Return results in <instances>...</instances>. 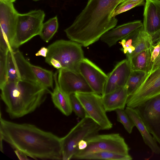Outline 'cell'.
I'll use <instances>...</instances> for the list:
<instances>
[{
  "label": "cell",
  "instance_id": "6da1fadb",
  "mask_svg": "<svg viewBox=\"0 0 160 160\" xmlns=\"http://www.w3.org/2000/svg\"><path fill=\"white\" fill-rule=\"evenodd\" d=\"M0 140L34 159L62 160L61 138L35 125L0 119Z\"/></svg>",
  "mask_w": 160,
  "mask_h": 160
},
{
  "label": "cell",
  "instance_id": "7a4b0ae2",
  "mask_svg": "<svg viewBox=\"0 0 160 160\" xmlns=\"http://www.w3.org/2000/svg\"><path fill=\"white\" fill-rule=\"evenodd\" d=\"M126 0H88L73 23L64 30L68 38L84 47L100 39L114 28L118 20L111 18L114 9Z\"/></svg>",
  "mask_w": 160,
  "mask_h": 160
},
{
  "label": "cell",
  "instance_id": "3957f363",
  "mask_svg": "<svg viewBox=\"0 0 160 160\" xmlns=\"http://www.w3.org/2000/svg\"><path fill=\"white\" fill-rule=\"evenodd\" d=\"M1 97L10 117L16 118L34 112L44 101L49 90L36 82L19 79L0 88Z\"/></svg>",
  "mask_w": 160,
  "mask_h": 160
},
{
  "label": "cell",
  "instance_id": "277c9868",
  "mask_svg": "<svg viewBox=\"0 0 160 160\" xmlns=\"http://www.w3.org/2000/svg\"><path fill=\"white\" fill-rule=\"evenodd\" d=\"M82 45L71 40H59L48 46L45 62L58 70L67 69L77 71L84 58Z\"/></svg>",
  "mask_w": 160,
  "mask_h": 160
},
{
  "label": "cell",
  "instance_id": "5b68a950",
  "mask_svg": "<svg viewBox=\"0 0 160 160\" xmlns=\"http://www.w3.org/2000/svg\"><path fill=\"white\" fill-rule=\"evenodd\" d=\"M101 130L100 127L86 115L66 135L61 138L62 160L72 159L79 150V142L98 134Z\"/></svg>",
  "mask_w": 160,
  "mask_h": 160
},
{
  "label": "cell",
  "instance_id": "8992f818",
  "mask_svg": "<svg viewBox=\"0 0 160 160\" xmlns=\"http://www.w3.org/2000/svg\"><path fill=\"white\" fill-rule=\"evenodd\" d=\"M84 140L87 142V147L84 150H78L72 158L80 159L87 154L100 151L129 154V148L124 138L119 133L98 134Z\"/></svg>",
  "mask_w": 160,
  "mask_h": 160
},
{
  "label": "cell",
  "instance_id": "52a82bcc",
  "mask_svg": "<svg viewBox=\"0 0 160 160\" xmlns=\"http://www.w3.org/2000/svg\"><path fill=\"white\" fill-rule=\"evenodd\" d=\"M45 16L44 12L41 10H32L24 14L19 13L12 46L13 50L39 35Z\"/></svg>",
  "mask_w": 160,
  "mask_h": 160
},
{
  "label": "cell",
  "instance_id": "ba28073f",
  "mask_svg": "<svg viewBox=\"0 0 160 160\" xmlns=\"http://www.w3.org/2000/svg\"><path fill=\"white\" fill-rule=\"evenodd\" d=\"M12 53L20 79L36 82L48 89L53 88L54 74L52 71L32 65L18 50H13Z\"/></svg>",
  "mask_w": 160,
  "mask_h": 160
},
{
  "label": "cell",
  "instance_id": "9c48e42d",
  "mask_svg": "<svg viewBox=\"0 0 160 160\" xmlns=\"http://www.w3.org/2000/svg\"><path fill=\"white\" fill-rule=\"evenodd\" d=\"M18 14L12 2L0 0V50L5 52L13 50Z\"/></svg>",
  "mask_w": 160,
  "mask_h": 160
},
{
  "label": "cell",
  "instance_id": "30bf717a",
  "mask_svg": "<svg viewBox=\"0 0 160 160\" xmlns=\"http://www.w3.org/2000/svg\"><path fill=\"white\" fill-rule=\"evenodd\" d=\"M82 105L86 115L97 123L102 130H109L112 124L108 118L102 96L93 92L75 93Z\"/></svg>",
  "mask_w": 160,
  "mask_h": 160
},
{
  "label": "cell",
  "instance_id": "8fae6325",
  "mask_svg": "<svg viewBox=\"0 0 160 160\" xmlns=\"http://www.w3.org/2000/svg\"><path fill=\"white\" fill-rule=\"evenodd\" d=\"M160 95V67L149 72L138 88L128 96L126 105L136 108Z\"/></svg>",
  "mask_w": 160,
  "mask_h": 160
},
{
  "label": "cell",
  "instance_id": "7c38bea8",
  "mask_svg": "<svg viewBox=\"0 0 160 160\" xmlns=\"http://www.w3.org/2000/svg\"><path fill=\"white\" fill-rule=\"evenodd\" d=\"M136 108L149 132L160 145V95Z\"/></svg>",
  "mask_w": 160,
  "mask_h": 160
},
{
  "label": "cell",
  "instance_id": "4fadbf2b",
  "mask_svg": "<svg viewBox=\"0 0 160 160\" xmlns=\"http://www.w3.org/2000/svg\"><path fill=\"white\" fill-rule=\"evenodd\" d=\"M58 81L62 90L68 95L77 92H94L79 71L67 69L58 70Z\"/></svg>",
  "mask_w": 160,
  "mask_h": 160
},
{
  "label": "cell",
  "instance_id": "5bb4252c",
  "mask_svg": "<svg viewBox=\"0 0 160 160\" xmlns=\"http://www.w3.org/2000/svg\"><path fill=\"white\" fill-rule=\"evenodd\" d=\"M78 71L93 92L103 96L108 75L91 61L85 58L79 64Z\"/></svg>",
  "mask_w": 160,
  "mask_h": 160
},
{
  "label": "cell",
  "instance_id": "9a60e30c",
  "mask_svg": "<svg viewBox=\"0 0 160 160\" xmlns=\"http://www.w3.org/2000/svg\"><path fill=\"white\" fill-rule=\"evenodd\" d=\"M132 71L130 61L127 59L118 62L108 75L103 95L125 86Z\"/></svg>",
  "mask_w": 160,
  "mask_h": 160
},
{
  "label": "cell",
  "instance_id": "2e32d148",
  "mask_svg": "<svg viewBox=\"0 0 160 160\" xmlns=\"http://www.w3.org/2000/svg\"><path fill=\"white\" fill-rule=\"evenodd\" d=\"M142 28L152 37L160 34V1L146 0Z\"/></svg>",
  "mask_w": 160,
  "mask_h": 160
},
{
  "label": "cell",
  "instance_id": "e0dca14e",
  "mask_svg": "<svg viewBox=\"0 0 160 160\" xmlns=\"http://www.w3.org/2000/svg\"><path fill=\"white\" fill-rule=\"evenodd\" d=\"M140 20L123 24L113 28L104 33L101 37V41L106 43L109 47L115 45L118 41L142 26Z\"/></svg>",
  "mask_w": 160,
  "mask_h": 160
},
{
  "label": "cell",
  "instance_id": "ac0fdd59",
  "mask_svg": "<svg viewBox=\"0 0 160 160\" xmlns=\"http://www.w3.org/2000/svg\"><path fill=\"white\" fill-rule=\"evenodd\" d=\"M125 110L138 130L146 145L153 152L160 154V148L158 142L149 132L137 109L127 106Z\"/></svg>",
  "mask_w": 160,
  "mask_h": 160
},
{
  "label": "cell",
  "instance_id": "d6986e66",
  "mask_svg": "<svg viewBox=\"0 0 160 160\" xmlns=\"http://www.w3.org/2000/svg\"><path fill=\"white\" fill-rule=\"evenodd\" d=\"M128 96L126 86L102 96L103 103L106 111L124 109Z\"/></svg>",
  "mask_w": 160,
  "mask_h": 160
},
{
  "label": "cell",
  "instance_id": "ffe728a7",
  "mask_svg": "<svg viewBox=\"0 0 160 160\" xmlns=\"http://www.w3.org/2000/svg\"><path fill=\"white\" fill-rule=\"evenodd\" d=\"M58 72L53 75L55 86L51 95L52 101L55 106L63 114L68 116L72 111L70 95L64 93L61 89L58 81Z\"/></svg>",
  "mask_w": 160,
  "mask_h": 160
},
{
  "label": "cell",
  "instance_id": "44dd1931",
  "mask_svg": "<svg viewBox=\"0 0 160 160\" xmlns=\"http://www.w3.org/2000/svg\"><path fill=\"white\" fill-rule=\"evenodd\" d=\"M151 48L144 51L132 58L130 61L132 70L149 72L153 63L151 60Z\"/></svg>",
  "mask_w": 160,
  "mask_h": 160
},
{
  "label": "cell",
  "instance_id": "7402d4cb",
  "mask_svg": "<svg viewBox=\"0 0 160 160\" xmlns=\"http://www.w3.org/2000/svg\"><path fill=\"white\" fill-rule=\"evenodd\" d=\"M153 44L152 37L143 30L142 27L135 42V50L131 54L127 57V59L129 60L140 52L151 48Z\"/></svg>",
  "mask_w": 160,
  "mask_h": 160
},
{
  "label": "cell",
  "instance_id": "603a6c76",
  "mask_svg": "<svg viewBox=\"0 0 160 160\" xmlns=\"http://www.w3.org/2000/svg\"><path fill=\"white\" fill-rule=\"evenodd\" d=\"M80 159L131 160L129 154L124 155L107 151H100L88 154L81 157Z\"/></svg>",
  "mask_w": 160,
  "mask_h": 160
},
{
  "label": "cell",
  "instance_id": "cb8c5ba5",
  "mask_svg": "<svg viewBox=\"0 0 160 160\" xmlns=\"http://www.w3.org/2000/svg\"><path fill=\"white\" fill-rule=\"evenodd\" d=\"M149 73L139 70L132 71L126 85L128 96L138 88Z\"/></svg>",
  "mask_w": 160,
  "mask_h": 160
},
{
  "label": "cell",
  "instance_id": "d4e9b609",
  "mask_svg": "<svg viewBox=\"0 0 160 160\" xmlns=\"http://www.w3.org/2000/svg\"><path fill=\"white\" fill-rule=\"evenodd\" d=\"M58 27V19L56 16L43 23L39 35L43 41L48 42L56 32Z\"/></svg>",
  "mask_w": 160,
  "mask_h": 160
},
{
  "label": "cell",
  "instance_id": "484cf974",
  "mask_svg": "<svg viewBox=\"0 0 160 160\" xmlns=\"http://www.w3.org/2000/svg\"><path fill=\"white\" fill-rule=\"evenodd\" d=\"M141 28L124 37L120 42L122 47L121 50L126 54L127 57L131 54L135 50V42Z\"/></svg>",
  "mask_w": 160,
  "mask_h": 160
},
{
  "label": "cell",
  "instance_id": "4316f807",
  "mask_svg": "<svg viewBox=\"0 0 160 160\" xmlns=\"http://www.w3.org/2000/svg\"><path fill=\"white\" fill-rule=\"evenodd\" d=\"M115 111L117 114V121L122 124L129 133H131L135 126L131 119L124 109H117Z\"/></svg>",
  "mask_w": 160,
  "mask_h": 160
},
{
  "label": "cell",
  "instance_id": "83f0119b",
  "mask_svg": "<svg viewBox=\"0 0 160 160\" xmlns=\"http://www.w3.org/2000/svg\"><path fill=\"white\" fill-rule=\"evenodd\" d=\"M9 50L7 55V82H13L19 80L16 71L12 51Z\"/></svg>",
  "mask_w": 160,
  "mask_h": 160
},
{
  "label": "cell",
  "instance_id": "f1b7e54d",
  "mask_svg": "<svg viewBox=\"0 0 160 160\" xmlns=\"http://www.w3.org/2000/svg\"><path fill=\"white\" fill-rule=\"evenodd\" d=\"M7 53L0 50V88L7 81Z\"/></svg>",
  "mask_w": 160,
  "mask_h": 160
},
{
  "label": "cell",
  "instance_id": "f546056e",
  "mask_svg": "<svg viewBox=\"0 0 160 160\" xmlns=\"http://www.w3.org/2000/svg\"><path fill=\"white\" fill-rule=\"evenodd\" d=\"M70 96L72 111L78 117L82 119L84 118L86 113L81 103L75 93L72 94Z\"/></svg>",
  "mask_w": 160,
  "mask_h": 160
},
{
  "label": "cell",
  "instance_id": "4dcf8cb0",
  "mask_svg": "<svg viewBox=\"0 0 160 160\" xmlns=\"http://www.w3.org/2000/svg\"><path fill=\"white\" fill-rule=\"evenodd\" d=\"M144 1H141L138 2L129 3L124 4H119L113 10L111 16L112 18L118 15L134 8L135 7L140 6L144 3Z\"/></svg>",
  "mask_w": 160,
  "mask_h": 160
},
{
  "label": "cell",
  "instance_id": "1f68e13d",
  "mask_svg": "<svg viewBox=\"0 0 160 160\" xmlns=\"http://www.w3.org/2000/svg\"><path fill=\"white\" fill-rule=\"evenodd\" d=\"M156 41V42L155 43L153 42L151 48V60L152 63L158 57L160 52V34L158 38L153 39V41Z\"/></svg>",
  "mask_w": 160,
  "mask_h": 160
},
{
  "label": "cell",
  "instance_id": "d6a6232c",
  "mask_svg": "<svg viewBox=\"0 0 160 160\" xmlns=\"http://www.w3.org/2000/svg\"><path fill=\"white\" fill-rule=\"evenodd\" d=\"M48 51V48L45 47H42L36 53L35 55L37 56H41L45 57H46Z\"/></svg>",
  "mask_w": 160,
  "mask_h": 160
},
{
  "label": "cell",
  "instance_id": "836d02e7",
  "mask_svg": "<svg viewBox=\"0 0 160 160\" xmlns=\"http://www.w3.org/2000/svg\"><path fill=\"white\" fill-rule=\"evenodd\" d=\"M160 67V52L159 54L153 62L152 67L150 72H151Z\"/></svg>",
  "mask_w": 160,
  "mask_h": 160
},
{
  "label": "cell",
  "instance_id": "e575fe53",
  "mask_svg": "<svg viewBox=\"0 0 160 160\" xmlns=\"http://www.w3.org/2000/svg\"><path fill=\"white\" fill-rule=\"evenodd\" d=\"M14 152L19 159L22 160H28L27 156L22 152L17 150H15Z\"/></svg>",
  "mask_w": 160,
  "mask_h": 160
},
{
  "label": "cell",
  "instance_id": "d590c367",
  "mask_svg": "<svg viewBox=\"0 0 160 160\" xmlns=\"http://www.w3.org/2000/svg\"><path fill=\"white\" fill-rule=\"evenodd\" d=\"M88 146L87 141L84 139L80 141L78 144V148L79 150H83L85 149Z\"/></svg>",
  "mask_w": 160,
  "mask_h": 160
},
{
  "label": "cell",
  "instance_id": "8d00e7d4",
  "mask_svg": "<svg viewBox=\"0 0 160 160\" xmlns=\"http://www.w3.org/2000/svg\"><path fill=\"white\" fill-rule=\"evenodd\" d=\"M146 0H126L124 2H123L120 4L122 5L129 3H133L138 2L141 1H144Z\"/></svg>",
  "mask_w": 160,
  "mask_h": 160
},
{
  "label": "cell",
  "instance_id": "74e56055",
  "mask_svg": "<svg viewBox=\"0 0 160 160\" xmlns=\"http://www.w3.org/2000/svg\"><path fill=\"white\" fill-rule=\"evenodd\" d=\"M8 1H10L12 2H14L16 0H6Z\"/></svg>",
  "mask_w": 160,
  "mask_h": 160
},
{
  "label": "cell",
  "instance_id": "f35d334b",
  "mask_svg": "<svg viewBox=\"0 0 160 160\" xmlns=\"http://www.w3.org/2000/svg\"><path fill=\"white\" fill-rule=\"evenodd\" d=\"M153 1H160V0H151Z\"/></svg>",
  "mask_w": 160,
  "mask_h": 160
},
{
  "label": "cell",
  "instance_id": "ab89813d",
  "mask_svg": "<svg viewBox=\"0 0 160 160\" xmlns=\"http://www.w3.org/2000/svg\"><path fill=\"white\" fill-rule=\"evenodd\" d=\"M34 1H39V0H32Z\"/></svg>",
  "mask_w": 160,
  "mask_h": 160
}]
</instances>
